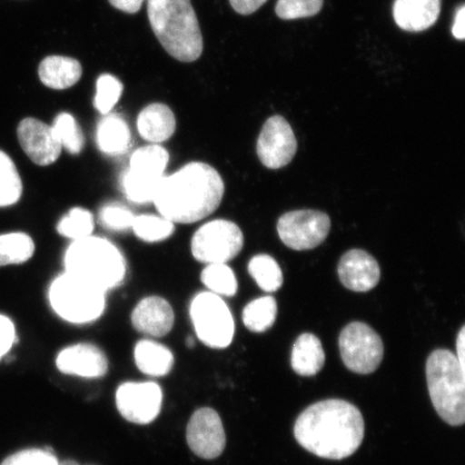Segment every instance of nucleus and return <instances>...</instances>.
Segmentation results:
<instances>
[{"label": "nucleus", "instance_id": "nucleus-18", "mask_svg": "<svg viewBox=\"0 0 465 465\" xmlns=\"http://www.w3.org/2000/svg\"><path fill=\"white\" fill-rule=\"evenodd\" d=\"M173 323V307L161 296H147L139 302L132 312L133 327L145 336H165L171 332Z\"/></svg>", "mask_w": 465, "mask_h": 465}, {"label": "nucleus", "instance_id": "nucleus-11", "mask_svg": "<svg viewBox=\"0 0 465 465\" xmlns=\"http://www.w3.org/2000/svg\"><path fill=\"white\" fill-rule=\"evenodd\" d=\"M331 230V219L319 211H295L282 214L278 220L277 231L287 247L311 250L322 245Z\"/></svg>", "mask_w": 465, "mask_h": 465}, {"label": "nucleus", "instance_id": "nucleus-37", "mask_svg": "<svg viewBox=\"0 0 465 465\" xmlns=\"http://www.w3.org/2000/svg\"><path fill=\"white\" fill-rule=\"evenodd\" d=\"M15 340L14 322L8 317L0 315V359L9 352Z\"/></svg>", "mask_w": 465, "mask_h": 465}, {"label": "nucleus", "instance_id": "nucleus-15", "mask_svg": "<svg viewBox=\"0 0 465 465\" xmlns=\"http://www.w3.org/2000/svg\"><path fill=\"white\" fill-rule=\"evenodd\" d=\"M17 138L23 151L35 164L49 166L60 158L62 144L52 126L35 118H26L17 126Z\"/></svg>", "mask_w": 465, "mask_h": 465}, {"label": "nucleus", "instance_id": "nucleus-26", "mask_svg": "<svg viewBox=\"0 0 465 465\" xmlns=\"http://www.w3.org/2000/svg\"><path fill=\"white\" fill-rule=\"evenodd\" d=\"M33 238L25 232H10L0 235V267L23 264L35 253Z\"/></svg>", "mask_w": 465, "mask_h": 465}, {"label": "nucleus", "instance_id": "nucleus-25", "mask_svg": "<svg viewBox=\"0 0 465 465\" xmlns=\"http://www.w3.org/2000/svg\"><path fill=\"white\" fill-rule=\"evenodd\" d=\"M277 318V302L272 296H262L250 302L242 312V322L253 333H263L274 325Z\"/></svg>", "mask_w": 465, "mask_h": 465}, {"label": "nucleus", "instance_id": "nucleus-14", "mask_svg": "<svg viewBox=\"0 0 465 465\" xmlns=\"http://www.w3.org/2000/svg\"><path fill=\"white\" fill-rule=\"evenodd\" d=\"M187 440L197 457L213 460L223 455L226 438L218 412L209 407L196 411L188 423Z\"/></svg>", "mask_w": 465, "mask_h": 465}, {"label": "nucleus", "instance_id": "nucleus-28", "mask_svg": "<svg viewBox=\"0 0 465 465\" xmlns=\"http://www.w3.org/2000/svg\"><path fill=\"white\" fill-rule=\"evenodd\" d=\"M22 193V180L15 162L0 150V207L15 205Z\"/></svg>", "mask_w": 465, "mask_h": 465}, {"label": "nucleus", "instance_id": "nucleus-40", "mask_svg": "<svg viewBox=\"0 0 465 465\" xmlns=\"http://www.w3.org/2000/svg\"><path fill=\"white\" fill-rule=\"evenodd\" d=\"M464 19H465V7L461 5V8L457 11L455 16V22L452 25V35L459 40H463L465 36L464 33Z\"/></svg>", "mask_w": 465, "mask_h": 465}, {"label": "nucleus", "instance_id": "nucleus-21", "mask_svg": "<svg viewBox=\"0 0 465 465\" xmlns=\"http://www.w3.org/2000/svg\"><path fill=\"white\" fill-rule=\"evenodd\" d=\"M83 72L78 60L62 55L44 58L38 68L40 81L54 90H66L78 84Z\"/></svg>", "mask_w": 465, "mask_h": 465}, {"label": "nucleus", "instance_id": "nucleus-43", "mask_svg": "<svg viewBox=\"0 0 465 465\" xmlns=\"http://www.w3.org/2000/svg\"><path fill=\"white\" fill-rule=\"evenodd\" d=\"M187 345H188V347H193L194 346L193 339H191V337H190V339L187 341Z\"/></svg>", "mask_w": 465, "mask_h": 465}, {"label": "nucleus", "instance_id": "nucleus-12", "mask_svg": "<svg viewBox=\"0 0 465 465\" xmlns=\"http://www.w3.org/2000/svg\"><path fill=\"white\" fill-rule=\"evenodd\" d=\"M116 407L127 421L148 424L159 416L163 392L158 383L125 382L115 394Z\"/></svg>", "mask_w": 465, "mask_h": 465}, {"label": "nucleus", "instance_id": "nucleus-4", "mask_svg": "<svg viewBox=\"0 0 465 465\" xmlns=\"http://www.w3.org/2000/svg\"><path fill=\"white\" fill-rule=\"evenodd\" d=\"M65 272L103 292L124 283L127 265L124 253L107 238L91 235L72 242L64 255Z\"/></svg>", "mask_w": 465, "mask_h": 465}, {"label": "nucleus", "instance_id": "nucleus-32", "mask_svg": "<svg viewBox=\"0 0 465 465\" xmlns=\"http://www.w3.org/2000/svg\"><path fill=\"white\" fill-rule=\"evenodd\" d=\"M55 135L68 153L78 155L83 153L85 139L83 130L71 114L63 113L56 116L52 125Z\"/></svg>", "mask_w": 465, "mask_h": 465}, {"label": "nucleus", "instance_id": "nucleus-41", "mask_svg": "<svg viewBox=\"0 0 465 465\" xmlns=\"http://www.w3.org/2000/svg\"><path fill=\"white\" fill-rule=\"evenodd\" d=\"M457 360L459 364H460L461 368L465 371V327L461 328L459 331V334L457 336Z\"/></svg>", "mask_w": 465, "mask_h": 465}, {"label": "nucleus", "instance_id": "nucleus-34", "mask_svg": "<svg viewBox=\"0 0 465 465\" xmlns=\"http://www.w3.org/2000/svg\"><path fill=\"white\" fill-rule=\"evenodd\" d=\"M135 214L131 209L120 203H109L100 212V221L104 228L114 232H124L132 229Z\"/></svg>", "mask_w": 465, "mask_h": 465}, {"label": "nucleus", "instance_id": "nucleus-7", "mask_svg": "<svg viewBox=\"0 0 465 465\" xmlns=\"http://www.w3.org/2000/svg\"><path fill=\"white\" fill-rule=\"evenodd\" d=\"M170 163V153L161 144L143 145L134 153L122 174L121 188L135 203H153Z\"/></svg>", "mask_w": 465, "mask_h": 465}, {"label": "nucleus", "instance_id": "nucleus-36", "mask_svg": "<svg viewBox=\"0 0 465 465\" xmlns=\"http://www.w3.org/2000/svg\"><path fill=\"white\" fill-rule=\"evenodd\" d=\"M54 453L43 450H26L8 457L2 465H58Z\"/></svg>", "mask_w": 465, "mask_h": 465}, {"label": "nucleus", "instance_id": "nucleus-39", "mask_svg": "<svg viewBox=\"0 0 465 465\" xmlns=\"http://www.w3.org/2000/svg\"><path fill=\"white\" fill-rule=\"evenodd\" d=\"M108 2L122 13L134 15L141 10L144 0H108Z\"/></svg>", "mask_w": 465, "mask_h": 465}, {"label": "nucleus", "instance_id": "nucleus-16", "mask_svg": "<svg viewBox=\"0 0 465 465\" xmlns=\"http://www.w3.org/2000/svg\"><path fill=\"white\" fill-rule=\"evenodd\" d=\"M337 271L344 287L354 292H368L381 279L380 264L361 249H352L342 255Z\"/></svg>", "mask_w": 465, "mask_h": 465}, {"label": "nucleus", "instance_id": "nucleus-9", "mask_svg": "<svg viewBox=\"0 0 465 465\" xmlns=\"http://www.w3.org/2000/svg\"><path fill=\"white\" fill-rule=\"evenodd\" d=\"M243 247V234L232 221L217 219L201 226L191 241V252L205 264L228 263Z\"/></svg>", "mask_w": 465, "mask_h": 465}, {"label": "nucleus", "instance_id": "nucleus-24", "mask_svg": "<svg viewBox=\"0 0 465 465\" xmlns=\"http://www.w3.org/2000/svg\"><path fill=\"white\" fill-rule=\"evenodd\" d=\"M134 357L137 368L153 377L167 375L173 366V354L170 349L151 340L138 341Z\"/></svg>", "mask_w": 465, "mask_h": 465}, {"label": "nucleus", "instance_id": "nucleus-33", "mask_svg": "<svg viewBox=\"0 0 465 465\" xmlns=\"http://www.w3.org/2000/svg\"><path fill=\"white\" fill-rule=\"evenodd\" d=\"M124 84L114 75L104 74L100 75L96 84L94 107L103 114H108L118 104Z\"/></svg>", "mask_w": 465, "mask_h": 465}, {"label": "nucleus", "instance_id": "nucleus-35", "mask_svg": "<svg viewBox=\"0 0 465 465\" xmlns=\"http://www.w3.org/2000/svg\"><path fill=\"white\" fill-rule=\"evenodd\" d=\"M323 0H278L276 14L282 20H296L320 13Z\"/></svg>", "mask_w": 465, "mask_h": 465}, {"label": "nucleus", "instance_id": "nucleus-20", "mask_svg": "<svg viewBox=\"0 0 465 465\" xmlns=\"http://www.w3.org/2000/svg\"><path fill=\"white\" fill-rule=\"evenodd\" d=\"M137 130L144 141L160 144L173 137L176 131V118L167 104H150L138 114Z\"/></svg>", "mask_w": 465, "mask_h": 465}, {"label": "nucleus", "instance_id": "nucleus-17", "mask_svg": "<svg viewBox=\"0 0 465 465\" xmlns=\"http://www.w3.org/2000/svg\"><path fill=\"white\" fill-rule=\"evenodd\" d=\"M56 366L64 374L97 378L107 374L108 360L97 346L77 344L58 353Z\"/></svg>", "mask_w": 465, "mask_h": 465}, {"label": "nucleus", "instance_id": "nucleus-5", "mask_svg": "<svg viewBox=\"0 0 465 465\" xmlns=\"http://www.w3.org/2000/svg\"><path fill=\"white\" fill-rule=\"evenodd\" d=\"M430 397L441 420L453 427L465 421V371L446 349L430 354L427 361Z\"/></svg>", "mask_w": 465, "mask_h": 465}, {"label": "nucleus", "instance_id": "nucleus-23", "mask_svg": "<svg viewBox=\"0 0 465 465\" xmlns=\"http://www.w3.org/2000/svg\"><path fill=\"white\" fill-rule=\"evenodd\" d=\"M324 363L325 353L318 337L311 333L300 335L291 354V365L295 373L304 377L315 376Z\"/></svg>", "mask_w": 465, "mask_h": 465}, {"label": "nucleus", "instance_id": "nucleus-38", "mask_svg": "<svg viewBox=\"0 0 465 465\" xmlns=\"http://www.w3.org/2000/svg\"><path fill=\"white\" fill-rule=\"evenodd\" d=\"M267 0H230L232 9L242 15H249L263 5Z\"/></svg>", "mask_w": 465, "mask_h": 465}, {"label": "nucleus", "instance_id": "nucleus-19", "mask_svg": "<svg viewBox=\"0 0 465 465\" xmlns=\"http://www.w3.org/2000/svg\"><path fill=\"white\" fill-rule=\"evenodd\" d=\"M440 5L441 0H395L394 21L403 31L423 32L438 21Z\"/></svg>", "mask_w": 465, "mask_h": 465}, {"label": "nucleus", "instance_id": "nucleus-3", "mask_svg": "<svg viewBox=\"0 0 465 465\" xmlns=\"http://www.w3.org/2000/svg\"><path fill=\"white\" fill-rule=\"evenodd\" d=\"M147 10L151 28L168 54L183 63L199 60L203 35L191 0H147Z\"/></svg>", "mask_w": 465, "mask_h": 465}, {"label": "nucleus", "instance_id": "nucleus-30", "mask_svg": "<svg viewBox=\"0 0 465 465\" xmlns=\"http://www.w3.org/2000/svg\"><path fill=\"white\" fill-rule=\"evenodd\" d=\"M94 228V216L83 207L71 209L56 226L58 234L68 238L72 242L93 235Z\"/></svg>", "mask_w": 465, "mask_h": 465}, {"label": "nucleus", "instance_id": "nucleus-42", "mask_svg": "<svg viewBox=\"0 0 465 465\" xmlns=\"http://www.w3.org/2000/svg\"><path fill=\"white\" fill-rule=\"evenodd\" d=\"M58 465H79L77 462H74V461H72V460H67V461H64Z\"/></svg>", "mask_w": 465, "mask_h": 465}, {"label": "nucleus", "instance_id": "nucleus-8", "mask_svg": "<svg viewBox=\"0 0 465 465\" xmlns=\"http://www.w3.org/2000/svg\"><path fill=\"white\" fill-rule=\"evenodd\" d=\"M190 317L199 340L208 347L224 349L235 334V322L228 304L217 294L197 293L191 301Z\"/></svg>", "mask_w": 465, "mask_h": 465}, {"label": "nucleus", "instance_id": "nucleus-10", "mask_svg": "<svg viewBox=\"0 0 465 465\" xmlns=\"http://www.w3.org/2000/svg\"><path fill=\"white\" fill-rule=\"evenodd\" d=\"M342 362L353 373L368 375L380 368L383 342L370 325L351 322L342 329L339 340Z\"/></svg>", "mask_w": 465, "mask_h": 465}, {"label": "nucleus", "instance_id": "nucleus-13", "mask_svg": "<svg viewBox=\"0 0 465 465\" xmlns=\"http://www.w3.org/2000/svg\"><path fill=\"white\" fill-rule=\"evenodd\" d=\"M298 151V142L288 121L281 115L265 122L258 139L257 153L262 164L271 170L287 166Z\"/></svg>", "mask_w": 465, "mask_h": 465}, {"label": "nucleus", "instance_id": "nucleus-2", "mask_svg": "<svg viewBox=\"0 0 465 465\" xmlns=\"http://www.w3.org/2000/svg\"><path fill=\"white\" fill-rule=\"evenodd\" d=\"M223 195V179L216 168L191 162L162 180L153 203L173 224H191L216 212Z\"/></svg>", "mask_w": 465, "mask_h": 465}, {"label": "nucleus", "instance_id": "nucleus-27", "mask_svg": "<svg viewBox=\"0 0 465 465\" xmlns=\"http://www.w3.org/2000/svg\"><path fill=\"white\" fill-rule=\"evenodd\" d=\"M248 271L265 292H276L282 286L283 275L281 266L269 254L255 255L249 262Z\"/></svg>", "mask_w": 465, "mask_h": 465}, {"label": "nucleus", "instance_id": "nucleus-31", "mask_svg": "<svg viewBox=\"0 0 465 465\" xmlns=\"http://www.w3.org/2000/svg\"><path fill=\"white\" fill-rule=\"evenodd\" d=\"M201 281L209 292L219 296H234L238 282L234 272L228 264H207L201 274Z\"/></svg>", "mask_w": 465, "mask_h": 465}, {"label": "nucleus", "instance_id": "nucleus-1", "mask_svg": "<svg viewBox=\"0 0 465 465\" xmlns=\"http://www.w3.org/2000/svg\"><path fill=\"white\" fill-rule=\"evenodd\" d=\"M294 436L313 455L342 460L362 444L364 420L358 407L347 401L325 400L302 412L295 422Z\"/></svg>", "mask_w": 465, "mask_h": 465}, {"label": "nucleus", "instance_id": "nucleus-29", "mask_svg": "<svg viewBox=\"0 0 465 465\" xmlns=\"http://www.w3.org/2000/svg\"><path fill=\"white\" fill-rule=\"evenodd\" d=\"M131 230L143 242H159L173 234L174 224L161 214H141L134 219Z\"/></svg>", "mask_w": 465, "mask_h": 465}, {"label": "nucleus", "instance_id": "nucleus-22", "mask_svg": "<svg viewBox=\"0 0 465 465\" xmlns=\"http://www.w3.org/2000/svg\"><path fill=\"white\" fill-rule=\"evenodd\" d=\"M96 144L101 153L109 156H119L129 151L132 134L129 124L121 116L109 114L98 122Z\"/></svg>", "mask_w": 465, "mask_h": 465}, {"label": "nucleus", "instance_id": "nucleus-6", "mask_svg": "<svg viewBox=\"0 0 465 465\" xmlns=\"http://www.w3.org/2000/svg\"><path fill=\"white\" fill-rule=\"evenodd\" d=\"M48 298L56 315L73 324L94 322L106 310V293L65 272L50 284Z\"/></svg>", "mask_w": 465, "mask_h": 465}]
</instances>
